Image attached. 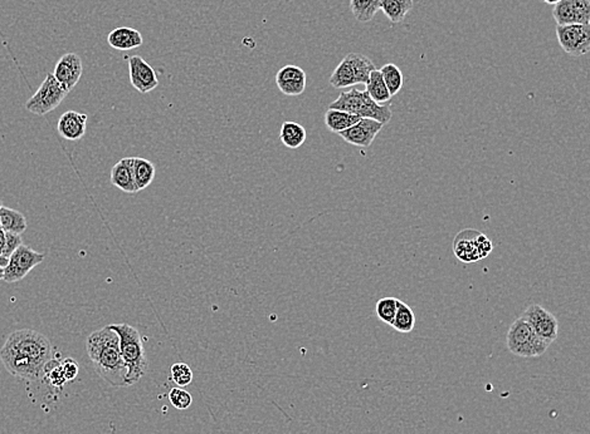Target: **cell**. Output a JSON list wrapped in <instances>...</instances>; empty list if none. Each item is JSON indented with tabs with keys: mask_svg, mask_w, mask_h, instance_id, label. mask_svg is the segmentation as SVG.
<instances>
[{
	"mask_svg": "<svg viewBox=\"0 0 590 434\" xmlns=\"http://www.w3.org/2000/svg\"><path fill=\"white\" fill-rule=\"evenodd\" d=\"M553 17L558 25L590 24V0H560L554 6Z\"/></svg>",
	"mask_w": 590,
	"mask_h": 434,
	"instance_id": "10",
	"label": "cell"
},
{
	"mask_svg": "<svg viewBox=\"0 0 590 434\" xmlns=\"http://www.w3.org/2000/svg\"><path fill=\"white\" fill-rule=\"evenodd\" d=\"M477 249H479V259H485L492 251V243L490 238L479 232L477 236Z\"/></svg>",
	"mask_w": 590,
	"mask_h": 434,
	"instance_id": "35",
	"label": "cell"
},
{
	"mask_svg": "<svg viewBox=\"0 0 590 434\" xmlns=\"http://www.w3.org/2000/svg\"><path fill=\"white\" fill-rule=\"evenodd\" d=\"M6 264H8V259L3 257V256H0V267H6Z\"/></svg>",
	"mask_w": 590,
	"mask_h": 434,
	"instance_id": "37",
	"label": "cell"
},
{
	"mask_svg": "<svg viewBox=\"0 0 590 434\" xmlns=\"http://www.w3.org/2000/svg\"><path fill=\"white\" fill-rule=\"evenodd\" d=\"M109 44L117 51H131L142 46L144 37L140 32L130 27H118L107 37Z\"/></svg>",
	"mask_w": 590,
	"mask_h": 434,
	"instance_id": "19",
	"label": "cell"
},
{
	"mask_svg": "<svg viewBox=\"0 0 590 434\" xmlns=\"http://www.w3.org/2000/svg\"><path fill=\"white\" fill-rule=\"evenodd\" d=\"M43 378H46L47 382L54 388H63V385L67 383V381H66L65 374L62 371L61 360L56 359V358L49 360L44 366Z\"/></svg>",
	"mask_w": 590,
	"mask_h": 434,
	"instance_id": "29",
	"label": "cell"
},
{
	"mask_svg": "<svg viewBox=\"0 0 590 434\" xmlns=\"http://www.w3.org/2000/svg\"><path fill=\"white\" fill-rule=\"evenodd\" d=\"M508 350L511 353L522 358H536L541 357L551 342L539 336L532 329L530 323L524 317L515 320L510 326L506 338Z\"/></svg>",
	"mask_w": 590,
	"mask_h": 434,
	"instance_id": "5",
	"label": "cell"
},
{
	"mask_svg": "<svg viewBox=\"0 0 590 434\" xmlns=\"http://www.w3.org/2000/svg\"><path fill=\"white\" fill-rule=\"evenodd\" d=\"M397 302L398 299L395 298H383L376 302V307H375L376 315L386 324L392 325L395 312H397Z\"/></svg>",
	"mask_w": 590,
	"mask_h": 434,
	"instance_id": "30",
	"label": "cell"
},
{
	"mask_svg": "<svg viewBox=\"0 0 590 434\" xmlns=\"http://www.w3.org/2000/svg\"><path fill=\"white\" fill-rule=\"evenodd\" d=\"M87 128V115L76 110H68L59 118L57 129L61 137L67 141H78L82 139Z\"/></svg>",
	"mask_w": 590,
	"mask_h": 434,
	"instance_id": "16",
	"label": "cell"
},
{
	"mask_svg": "<svg viewBox=\"0 0 590 434\" xmlns=\"http://www.w3.org/2000/svg\"><path fill=\"white\" fill-rule=\"evenodd\" d=\"M522 317L530 323L532 329L539 336L543 339L554 342L559 334V323L555 315L548 312L545 307L538 304L530 305L522 314Z\"/></svg>",
	"mask_w": 590,
	"mask_h": 434,
	"instance_id": "11",
	"label": "cell"
},
{
	"mask_svg": "<svg viewBox=\"0 0 590 434\" xmlns=\"http://www.w3.org/2000/svg\"><path fill=\"white\" fill-rule=\"evenodd\" d=\"M171 379L178 387H188L193 382V371L185 363H176L171 366Z\"/></svg>",
	"mask_w": 590,
	"mask_h": 434,
	"instance_id": "31",
	"label": "cell"
},
{
	"mask_svg": "<svg viewBox=\"0 0 590 434\" xmlns=\"http://www.w3.org/2000/svg\"><path fill=\"white\" fill-rule=\"evenodd\" d=\"M83 72L82 59L76 53H67L59 59L52 75L61 87L68 93L76 87Z\"/></svg>",
	"mask_w": 590,
	"mask_h": 434,
	"instance_id": "12",
	"label": "cell"
},
{
	"mask_svg": "<svg viewBox=\"0 0 590 434\" xmlns=\"http://www.w3.org/2000/svg\"><path fill=\"white\" fill-rule=\"evenodd\" d=\"M543 3H546V4H549V6H555L560 0H543Z\"/></svg>",
	"mask_w": 590,
	"mask_h": 434,
	"instance_id": "38",
	"label": "cell"
},
{
	"mask_svg": "<svg viewBox=\"0 0 590 434\" xmlns=\"http://www.w3.org/2000/svg\"><path fill=\"white\" fill-rule=\"evenodd\" d=\"M556 37L561 49L570 56L580 57L590 52V25H558Z\"/></svg>",
	"mask_w": 590,
	"mask_h": 434,
	"instance_id": "9",
	"label": "cell"
},
{
	"mask_svg": "<svg viewBox=\"0 0 590 434\" xmlns=\"http://www.w3.org/2000/svg\"><path fill=\"white\" fill-rule=\"evenodd\" d=\"M328 110H343L360 118H370L386 125L392 120V110L386 105H379L369 96L367 91L352 88L348 92L340 93L339 98L328 106Z\"/></svg>",
	"mask_w": 590,
	"mask_h": 434,
	"instance_id": "4",
	"label": "cell"
},
{
	"mask_svg": "<svg viewBox=\"0 0 590 434\" xmlns=\"http://www.w3.org/2000/svg\"><path fill=\"white\" fill-rule=\"evenodd\" d=\"M380 73L383 75V79L386 82V88L391 93V96H395L397 93L400 92V89L403 87V73L402 70H399L395 64L389 63L386 64L381 67Z\"/></svg>",
	"mask_w": 590,
	"mask_h": 434,
	"instance_id": "28",
	"label": "cell"
},
{
	"mask_svg": "<svg viewBox=\"0 0 590 434\" xmlns=\"http://www.w3.org/2000/svg\"><path fill=\"white\" fill-rule=\"evenodd\" d=\"M415 315L410 305L398 300L397 312L393 320L392 326L399 333H410L414 329Z\"/></svg>",
	"mask_w": 590,
	"mask_h": 434,
	"instance_id": "27",
	"label": "cell"
},
{
	"mask_svg": "<svg viewBox=\"0 0 590 434\" xmlns=\"http://www.w3.org/2000/svg\"><path fill=\"white\" fill-rule=\"evenodd\" d=\"M52 344L35 330L13 331L0 347V360L13 376L27 382L43 378L44 366L52 359Z\"/></svg>",
	"mask_w": 590,
	"mask_h": 434,
	"instance_id": "1",
	"label": "cell"
},
{
	"mask_svg": "<svg viewBox=\"0 0 590 434\" xmlns=\"http://www.w3.org/2000/svg\"><path fill=\"white\" fill-rule=\"evenodd\" d=\"M479 231L476 230H465L457 235L453 241V251L458 260L463 262H476L479 259V249H477V236Z\"/></svg>",
	"mask_w": 590,
	"mask_h": 434,
	"instance_id": "17",
	"label": "cell"
},
{
	"mask_svg": "<svg viewBox=\"0 0 590 434\" xmlns=\"http://www.w3.org/2000/svg\"><path fill=\"white\" fill-rule=\"evenodd\" d=\"M383 127L384 125L380 122L370 120V118H362L354 126L340 132L339 136L343 137L345 142L350 145L357 146V147H370L374 142L376 134H379Z\"/></svg>",
	"mask_w": 590,
	"mask_h": 434,
	"instance_id": "14",
	"label": "cell"
},
{
	"mask_svg": "<svg viewBox=\"0 0 590 434\" xmlns=\"http://www.w3.org/2000/svg\"><path fill=\"white\" fill-rule=\"evenodd\" d=\"M0 227L6 232L22 235L27 230V220L22 212L17 210L1 206L0 208Z\"/></svg>",
	"mask_w": 590,
	"mask_h": 434,
	"instance_id": "23",
	"label": "cell"
},
{
	"mask_svg": "<svg viewBox=\"0 0 590 434\" xmlns=\"http://www.w3.org/2000/svg\"><path fill=\"white\" fill-rule=\"evenodd\" d=\"M1 206H3V203H1V201H0V208H1Z\"/></svg>",
	"mask_w": 590,
	"mask_h": 434,
	"instance_id": "40",
	"label": "cell"
},
{
	"mask_svg": "<svg viewBox=\"0 0 590 434\" xmlns=\"http://www.w3.org/2000/svg\"><path fill=\"white\" fill-rule=\"evenodd\" d=\"M362 118L357 115H351L343 110H328V112L325 113V125L328 131H331L333 134H339L340 132L354 126Z\"/></svg>",
	"mask_w": 590,
	"mask_h": 434,
	"instance_id": "24",
	"label": "cell"
},
{
	"mask_svg": "<svg viewBox=\"0 0 590 434\" xmlns=\"http://www.w3.org/2000/svg\"><path fill=\"white\" fill-rule=\"evenodd\" d=\"M275 79L277 87L285 96L297 97L306 89L307 75L302 68L288 64L277 72Z\"/></svg>",
	"mask_w": 590,
	"mask_h": 434,
	"instance_id": "15",
	"label": "cell"
},
{
	"mask_svg": "<svg viewBox=\"0 0 590 434\" xmlns=\"http://www.w3.org/2000/svg\"><path fill=\"white\" fill-rule=\"evenodd\" d=\"M3 275H4V267H0V280H3Z\"/></svg>",
	"mask_w": 590,
	"mask_h": 434,
	"instance_id": "39",
	"label": "cell"
},
{
	"mask_svg": "<svg viewBox=\"0 0 590 434\" xmlns=\"http://www.w3.org/2000/svg\"><path fill=\"white\" fill-rule=\"evenodd\" d=\"M129 73L131 86L140 93L152 92L159 86L155 70L140 56L130 57Z\"/></svg>",
	"mask_w": 590,
	"mask_h": 434,
	"instance_id": "13",
	"label": "cell"
},
{
	"mask_svg": "<svg viewBox=\"0 0 590 434\" xmlns=\"http://www.w3.org/2000/svg\"><path fill=\"white\" fill-rule=\"evenodd\" d=\"M413 6L414 0H380V11L393 24L402 23Z\"/></svg>",
	"mask_w": 590,
	"mask_h": 434,
	"instance_id": "21",
	"label": "cell"
},
{
	"mask_svg": "<svg viewBox=\"0 0 590 434\" xmlns=\"http://www.w3.org/2000/svg\"><path fill=\"white\" fill-rule=\"evenodd\" d=\"M134 157H125L112 167L111 185L126 193H136L137 189L135 185L134 170H133Z\"/></svg>",
	"mask_w": 590,
	"mask_h": 434,
	"instance_id": "18",
	"label": "cell"
},
{
	"mask_svg": "<svg viewBox=\"0 0 590 434\" xmlns=\"http://www.w3.org/2000/svg\"><path fill=\"white\" fill-rule=\"evenodd\" d=\"M44 260V255L37 253L25 245H20L14 253H13L8 264L4 267V275L3 280L12 284L23 280L37 265H39Z\"/></svg>",
	"mask_w": 590,
	"mask_h": 434,
	"instance_id": "8",
	"label": "cell"
},
{
	"mask_svg": "<svg viewBox=\"0 0 590 434\" xmlns=\"http://www.w3.org/2000/svg\"><path fill=\"white\" fill-rule=\"evenodd\" d=\"M23 245V240H22V235H17V234H11V232H6V249L3 253V257L9 259V256L16 251V250Z\"/></svg>",
	"mask_w": 590,
	"mask_h": 434,
	"instance_id": "33",
	"label": "cell"
},
{
	"mask_svg": "<svg viewBox=\"0 0 590 434\" xmlns=\"http://www.w3.org/2000/svg\"><path fill=\"white\" fill-rule=\"evenodd\" d=\"M67 94L53 75L48 73L41 87L27 101L25 108L37 116H46L63 102Z\"/></svg>",
	"mask_w": 590,
	"mask_h": 434,
	"instance_id": "7",
	"label": "cell"
},
{
	"mask_svg": "<svg viewBox=\"0 0 590 434\" xmlns=\"http://www.w3.org/2000/svg\"><path fill=\"white\" fill-rule=\"evenodd\" d=\"M307 139V134L304 126L297 122H283L280 131V139L282 145L290 150H297L304 145Z\"/></svg>",
	"mask_w": 590,
	"mask_h": 434,
	"instance_id": "20",
	"label": "cell"
},
{
	"mask_svg": "<svg viewBox=\"0 0 590 434\" xmlns=\"http://www.w3.org/2000/svg\"><path fill=\"white\" fill-rule=\"evenodd\" d=\"M133 170H134L135 185L137 191H142L152 185L156 174L154 163L141 157H134Z\"/></svg>",
	"mask_w": 590,
	"mask_h": 434,
	"instance_id": "22",
	"label": "cell"
},
{
	"mask_svg": "<svg viewBox=\"0 0 590 434\" xmlns=\"http://www.w3.org/2000/svg\"><path fill=\"white\" fill-rule=\"evenodd\" d=\"M86 349L94 371L105 382L112 387H128L118 336L109 325L90 334Z\"/></svg>",
	"mask_w": 590,
	"mask_h": 434,
	"instance_id": "2",
	"label": "cell"
},
{
	"mask_svg": "<svg viewBox=\"0 0 590 434\" xmlns=\"http://www.w3.org/2000/svg\"><path fill=\"white\" fill-rule=\"evenodd\" d=\"M6 249V231L0 227V256H3Z\"/></svg>",
	"mask_w": 590,
	"mask_h": 434,
	"instance_id": "36",
	"label": "cell"
},
{
	"mask_svg": "<svg viewBox=\"0 0 590 434\" xmlns=\"http://www.w3.org/2000/svg\"><path fill=\"white\" fill-rule=\"evenodd\" d=\"M365 86H367L365 91L369 93V96L374 99L376 103L384 105L392 99V96L386 88V82L383 79V75H381L378 68L370 73L368 83Z\"/></svg>",
	"mask_w": 590,
	"mask_h": 434,
	"instance_id": "25",
	"label": "cell"
},
{
	"mask_svg": "<svg viewBox=\"0 0 590 434\" xmlns=\"http://www.w3.org/2000/svg\"><path fill=\"white\" fill-rule=\"evenodd\" d=\"M376 70L371 59L359 54L350 53L335 68L330 77V84L333 88L354 87L357 84H367L369 75Z\"/></svg>",
	"mask_w": 590,
	"mask_h": 434,
	"instance_id": "6",
	"label": "cell"
},
{
	"mask_svg": "<svg viewBox=\"0 0 590 434\" xmlns=\"http://www.w3.org/2000/svg\"><path fill=\"white\" fill-rule=\"evenodd\" d=\"M350 9L357 22L368 23L379 12L380 0H350Z\"/></svg>",
	"mask_w": 590,
	"mask_h": 434,
	"instance_id": "26",
	"label": "cell"
},
{
	"mask_svg": "<svg viewBox=\"0 0 590 434\" xmlns=\"http://www.w3.org/2000/svg\"><path fill=\"white\" fill-rule=\"evenodd\" d=\"M168 398H169L171 405H173L174 408H176V409H179V411L188 409V408L192 405V403H193V397H192V394L187 392L185 389H171L169 392V395H168Z\"/></svg>",
	"mask_w": 590,
	"mask_h": 434,
	"instance_id": "32",
	"label": "cell"
},
{
	"mask_svg": "<svg viewBox=\"0 0 590 434\" xmlns=\"http://www.w3.org/2000/svg\"><path fill=\"white\" fill-rule=\"evenodd\" d=\"M118 336L120 352L126 366V384L134 385L147 374V358L139 330L129 324L109 325Z\"/></svg>",
	"mask_w": 590,
	"mask_h": 434,
	"instance_id": "3",
	"label": "cell"
},
{
	"mask_svg": "<svg viewBox=\"0 0 590 434\" xmlns=\"http://www.w3.org/2000/svg\"><path fill=\"white\" fill-rule=\"evenodd\" d=\"M61 365H62V371L65 374L66 381L67 382H72L76 379L80 371V366L77 364L76 360L72 358H66V359L61 360Z\"/></svg>",
	"mask_w": 590,
	"mask_h": 434,
	"instance_id": "34",
	"label": "cell"
}]
</instances>
